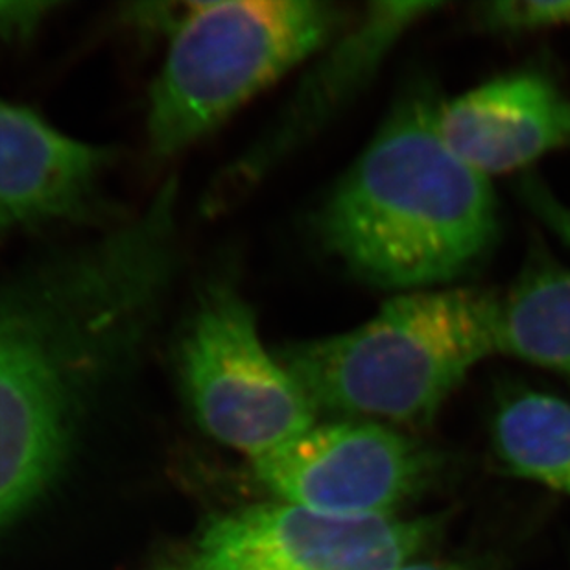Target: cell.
<instances>
[{"mask_svg":"<svg viewBox=\"0 0 570 570\" xmlns=\"http://www.w3.org/2000/svg\"><path fill=\"white\" fill-rule=\"evenodd\" d=\"M176 268V210L156 199L0 283V528L58 471L81 386L148 340Z\"/></svg>","mask_w":570,"mask_h":570,"instance_id":"1","label":"cell"},{"mask_svg":"<svg viewBox=\"0 0 570 570\" xmlns=\"http://www.w3.org/2000/svg\"><path fill=\"white\" fill-rule=\"evenodd\" d=\"M438 104L429 89L401 98L316 220L328 254L399 294L460 279L499 237L491 179L445 145Z\"/></svg>","mask_w":570,"mask_h":570,"instance_id":"2","label":"cell"},{"mask_svg":"<svg viewBox=\"0 0 570 570\" xmlns=\"http://www.w3.org/2000/svg\"><path fill=\"white\" fill-rule=\"evenodd\" d=\"M499 299L476 288L401 292L358 327L286 345L277 358L317 414L423 426L495 355Z\"/></svg>","mask_w":570,"mask_h":570,"instance_id":"3","label":"cell"},{"mask_svg":"<svg viewBox=\"0 0 570 570\" xmlns=\"http://www.w3.org/2000/svg\"><path fill=\"white\" fill-rule=\"evenodd\" d=\"M338 21L316 0L185 4L151 86V151L176 156L210 134L327 43Z\"/></svg>","mask_w":570,"mask_h":570,"instance_id":"4","label":"cell"},{"mask_svg":"<svg viewBox=\"0 0 570 570\" xmlns=\"http://www.w3.org/2000/svg\"><path fill=\"white\" fill-rule=\"evenodd\" d=\"M194 417L216 442L261 460L317 425L307 393L258 336L237 286L218 281L199 297L178 347Z\"/></svg>","mask_w":570,"mask_h":570,"instance_id":"5","label":"cell"},{"mask_svg":"<svg viewBox=\"0 0 570 570\" xmlns=\"http://www.w3.org/2000/svg\"><path fill=\"white\" fill-rule=\"evenodd\" d=\"M254 465L266 490L288 504L331 515L393 517L432 484L440 458L401 429L334 420Z\"/></svg>","mask_w":570,"mask_h":570,"instance_id":"6","label":"cell"},{"mask_svg":"<svg viewBox=\"0 0 570 570\" xmlns=\"http://www.w3.org/2000/svg\"><path fill=\"white\" fill-rule=\"evenodd\" d=\"M438 532L431 517L331 515L277 502L210 522L194 560L204 570H395Z\"/></svg>","mask_w":570,"mask_h":570,"instance_id":"7","label":"cell"},{"mask_svg":"<svg viewBox=\"0 0 570 570\" xmlns=\"http://www.w3.org/2000/svg\"><path fill=\"white\" fill-rule=\"evenodd\" d=\"M438 131L485 178L570 145V98L539 72H513L438 104Z\"/></svg>","mask_w":570,"mask_h":570,"instance_id":"8","label":"cell"},{"mask_svg":"<svg viewBox=\"0 0 570 570\" xmlns=\"http://www.w3.org/2000/svg\"><path fill=\"white\" fill-rule=\"evenodd\" d=\"M108 151L0 100V227L70 220L89 207Z\"/></svg>","mask_w":570,"mask_h":570,"instance_id":"9","label":"cell"},{"mask_svg":"<svg viewBox=\"0 0 570 570\" xmlns=\"http://www.w3.org/2000/svg\"><path fill=\"white\" fill-rule=\"evenodd\" d=\"M440 2H375L366 8L350 32L340 38L325 60L317 65L313 76L292 102L291 114L275 129L266 145L258 146L248 161H244L246 176L257 178L264 167L281 151L291 148L299 137L334 114L342 104L361 91L399 39L432 11L442 10Z\"/></svg>","mask_w":570,"mask_h":570,"instance_id":"10","label":"cell"},{"mask_svg":"<svg viewBox=\"0 0 570 570\" xmlns=\"http://www.w3.org/2000/svg\"><path fill=\"white\" fill-rule=\"evenodd\" d=\"M497 353L570 379V269L547 257L528 264L499 299Z\"/></svg>","mask_w":570,"mask_h":570,"instance_id":"11","label":"cell"},{"mask_svg":"<svg viewBox=\"0 0 570 570\" xmlns=\"http://www.w3.org/2000/svg\"><path fill=\"white\" fill-rule=\"evenodd\" d=\"M493 440L511 473L570 497V403L517 393L497 412Z\"/></svg>","mask_w":570,"mask_h":570,"instance_id":"12","label":"cell"},{"mask_svg":"<svg viewBox=\"0 0 570 570\" xmlns=\"http://www.w3.org/2000/svg\"><path fill=\"white\" fill-rule=\"evenodd\" d=\"M480 17L499 30H538L570 24V0H497Z\"/></svg>","mask_w":570,"mask_h":570,"instance_id":"13","label":"cell"},{"mask_svg":"<svg viewBox=\"0 0 570 570\" xmlns=\"http://www.w3.org/2000/svg\"><path fill=\"white\" fill-rule=\"evenodd\" d=\"M521 194L528 207L535 213L539 220L547 224L552 232L570 246V207L556 198L539 179L527 178L521 184Z\"/></svg>","mask_w":570,"mask_h":570,"instance_id":"14","label":"cell"},{"mask_svg":"<svg viewBox=\"0 0 570 570\" xmlns=\"http://www.w3.org/2000/svg\"><path fill=\"white\" fill-rule=\"evenodd\" d=\"M55 8V2H0V38L28 36Z\"/></svg>","mask_w":570,"mask_h":570,"instance_id":"15","label":"cell"},{"mask_svg":"<svg viewBox=\"0 0 570 570\" xmlns=\"http://www.w3.org/2000/svg\"><path fill=\"white\" fill-rule=\"evenodd\" d=\"M395 570H462L458 569V567L452 566H443V563H431V561H420L415 560L412 563H406V566L399 567Z\"/></svg>","mask_w":570,"mask_h":570,"instance_id":"16","label":"cell"},{"mask_svg":"<svg viewBox=\"0 0 570 570\" xmlns=\"http://www.w3.org/2000/svg\"><path fill=\"white\" fill-rule=\"evenodd\" d=\"M163 570H204L202 569V567L198 566V561L194 560H190V561H187V563H179V566H170V567H167V569H163Z\"/></svg>","mask_w":570,"mask_h":570,"instance_id":"17","label":"cell"}]
</instances>
